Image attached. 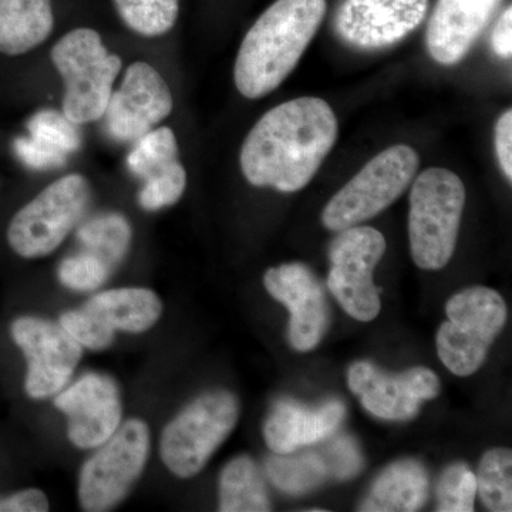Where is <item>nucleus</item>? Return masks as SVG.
Instances as JSON below:
<instances>
[{
	"mask_svg": "<svg viewBox=\"0 0 512 512\" xmlns=\"http://www.w3.org/2000/svg\"><path fill=\"white\" fill-rule=\"evenodd\" d=\"M338 119L318 97L274 107L245 138L241 168L255 187L296 192L311 183L338 140Z\"/></svg>",
	"mask_w": 512,
	"mask_h": 512,
	"instance_id": "1",
	"label": "nucleus"
},
{
	"mask_svg": "<svg viewBox=\"0 0 512 512\" xmlns=\"http://www.w3.org/2000/svg\"><path fill=\"white\" fill-rule=\"evenodd\" d=\"M326 0H276L248 30L237 56L238 92L256 100L278 89L325 19Z\"/></svg>",
	"mask_w": 512,
	"mask_h": 512,
	"instance_id": "2",
	"label": "nucleus"
},
{
	"mask_svg": "<svg viewBox=\"0 0 512 512\" xmlns=\"http://www.w3.org/2000/svg\"><path fill=\"white\" fill-rule=\"evenodd\" d=\"M466 188L453 171L429 168L410 192L409 237L414 264L439 271L456 251Z\"/></svg>",
	"mask_w": 512,
	"mask_h": 512,
	"instance_id": "3",
	"label": "nucleus"
},
{
	"mask_svg": "<svg viewBox=\"0 0 512 512\" xmlns=\"http://www.w3.org/2000/svg\"><path fill=\"white\" fill-rule=\"evenodd\" d=\"M52 62L66 87L63 113L77 126L104 117L123 62L99 33L87 28L67 33L53 47Z\"/></svg>",
	"mask_w": 512,
	"mask_h": 512,
	"instance_id": "4",
	"label": "nucleus"
},
{
	"mask_svg": "<svg viewBox=\"0 0 512 512\" xmlns=\"http://www.w3.org/2000/svg\"><path fill=\"white\" fill-rule=\"evenodd\" d=\"M446 313L436 336L437 355L453 375L471 376L504 329L507 305L494 289L474 286L451 296Z\"/></svg>",
	"mask_w": 512,
	"mask_h": 512,
	"instance_id": "5",
	"label": "nucleus"
},
{
	"mask_svg": "<svg viewBox=\"0 0 512 512\" xmlns=\"http://www.w3.org/2000/svg\"><path fill=\"white\" fill-rule=\"evenodd\" d=\"M239 403L229 392L205 393L161 434L160 456L174 476H197L237 426Z\"/></svg>",
	"mask_w": 512,
	"mask_h": 512,
	"instance_id": "6",
	"label": "nucleus"
},
{
	"mask_svg": "<svg viewBox=\"0 0 512 512\" xmlns=\"http://www.w3.org/2000/svg\"><path fill=\"white\" fill-rule=\"evenodd\" d=\"M417 151L404 144L377 154L328 202L322 222L330 231L356 227L389 208L419 170Z\"/></svg>",
	"mask_w": 512,
	"mask_h": 512,
	"instance_id": "7",
	"label": "nucleus"
},
{
	"mask_svg": "<svg viewBox=\"0 0 512 512\" xmlns=\"http://www.w3.org/2000/svg\"><path fill=\"white\" fill-rule=\"evenodd\" d=\"M90 198L92 188L80 174L66 175L47 185L10 221V248L26 259L52 254L82 220Z\"/></svg>",
	"mask_w": 512,
	"mask_h": 512,
	"instance_id": "8",
	"label": "nucleus"
},
{
	"mask_svg": "<svg viewBox=\"0 0 512 512\" xmlns=\"http://www.w3.org/2000/svg\"><path fill=\"white\" fill-rule=\"evenodd\" d=\"M150 453V431L144 421L121 424L82 468L79 500L83 510L100 512L116 507L140 478Z\"/></svg>",
	"mask_w": 512,
	"mask_h": 512,
	"instance_id": "9",
	"label": "nucleus"
},
{
	"mask_svg": "<svg viewBox=\"0 0 512 512\" xmlns=\"http://www.w3.org/2000/svg\"><path fill=\"white\" fill-rule=\"evenodd\" d=\"M386 252V239L372 227L339 231L330 245L328 288L353 319L370 322L379 315L380 291L373 284V271Z\"/></svg>",
	"mask_w": 512,
	"mask_h": 512,
	"instance_id": "10",
	"label": "nucleus"
},
{
	"mask_svg": "<svg viewBox=\"0 0 512 512\" xmlns=\"http://www.w3.org/2000/svg\"><path fill=\"white\" fill-rule=\"evenodd\" d=\"M10 333L28 359L26 393L33 399H45L60 392L82 359V346L60 323L33 316L16 319Z\"/></svg>",
	"mask_w": 512,
	"mask_h": 512,
	"instance_id": "11",
	"label": "nucleus"
},
{
	"mask_svg": "<svg viewBox=\"0 0 512 512\" xmlns=\"http://www.w3.org/2000/svg\"><path fill=\"white\" fill-rule=\"evenodd\" d=\"M174 100L163 76L146 62L128 67L107 106V130L120 141H136L173 111Z\"/></svg>",
	"mask_w": 512,
	"mask_h": 512,
	"instance_id": "12",
	"label": "nucleus"
},
{
	"mask_svg": "<svg viewBox=\"0 0 512 512\" xmlns=\"http://www.w3.org/2000/svg\"><path fill=\"white\" fill-rule=\"evenodd\" d=\"M348 384L367 412L384 420L413 419L421 402L440 393L439 377L427 367L386 375L370 362H357L350 366Z\"/></svg>",
	"mask_w": 512,
	"mask_h": 512,
	"instance_id": "13",
	"label": "nucleus"
},
{
	"mask_svg": "<svg viewBox=\"0 0 512 512\" xmlns=\"http://www.w3.org/2000/svg\"><path fill=\"white\" fill-rule=\"evenodd\" d=\"M427 9L429 0H345L335 28L340 39L357 49H386L419 28Z\"/></svg>",
	"mask_w": 512,
	"mask_h": 512,
	"instance_id": "14",
	"label": "nucleus"
},
{
	"mask_svg": "<svg viewBox=\"0 0 512 512\" xmlns=\"http://www.w3.org/2000/svg\"><path fill=\"white\" fill-rule=\"evenodd\" d=\"M266 291L291 312L289 343L299 352L319 345L329 328L330 311L322 284L303 264H285L265 274Z\"/></svg>",
	"mask_w": 512,
	"mask_h": 512,
	"instance_id": "15",
	"label": "nucleus"
},
{
	"mask_svg": "<svg viewBox=\"0 0 512 512\" xmlns=\"http://www.w3.org/2000/svg\"><path fill=\"white\" fill-rule=\"evenodd\" d=\"M57 409L69 420L67 434L74 446L96 448L116 433L121 423L119 387L109 376L87 373L56 397Z\"/></svg>",
	"mask_w": 512,
	"mask_h": 512,
	"instance_id": "16",
	"label": "nucleus"
},
{
	"mask_svg": "<svg viewBox=\"0 0 512 512\" xmlns=\"http://www.w3.org/2000/svg\"><path fill=\"white\" fill-rule=\"evenodd\" d=\"M503 0H439L426 33L427 49L437 63H460L477 42Z\"/></svg>",
	"mask_w": 512,
	"mask_h": 512,
	"instance_id": "17",
	"label": "nucleus"
},
{
	"mask_svg": "<svg viewBox=\"0 0 512 512\" xmlns=\"http://www.w3.org/2000/svg\"><path fill=\"white\" fill-rule=\"evenodd\" d=\"M345 414V406L338 400L318 409H308L291 400L276 403L264 427L266 446L276 454H286L328 440L339 429Z\"/></svg>",
	"mask_w": 512,
	"mask_h": 512,
	"instance_id": "18",
	"label": "nucleus"
},
{
	"mask_svg": "<svg viewBox=\"0 0 512 512\" xmlns=\"http://www.w3.org/2000/svg\"><path fill=\"white\" fill-rule=\"evenodd\" d=\"M429 497V476L416 460H402L384 468L373 483L360 511H419Z\"/></svg>",
	"mask_w": 512,
	"mask_h": 512,
	"instance_id": "19",
	"label": "nucleus"
},
{
	"mask_svg": "<svg viewBox=\"0 0 512 512\" xmlns=\"http://www.w3.org/2000/svg\"><path fill=\"white\" fill-rule=\"evenodd\" d=\"M53 26L52 0H0V53L32 52L50 36Z\"/></svg>",
	"mask_w": 512,
	"mask_h": 512,
	"instance_id": "20",
	"label": "nucleus"
},
{
	"mask_svg": "<svg viewBox=\"0 0 512 512\" xmlns=\"http://www.w3.org/2000/svg\"><path fill=\"white\" fill-rule=\"evenodd\" d=\"M84 308L96 313L114 330L143 333L153 328L163 313L160 298L146 288H121L94 295Z\"/></svg>",
	"mask_w": 512,
	"mask_h": 512,
	"instance_id": "21",
	"label": "nucleus"
},
{
	"mask_svg": "<svg viewBox=\"0 0 512 512\" xmlns=\"http://www.w3.org/2000/svg\"><path fill=\"white\" fill-rule=\"evenodd\" d=\"M220 511H271V501L266 491L264 477L251 457H235L222 470Z\"/></svg>",
	"mask_w": 512,
	"mask_h": 512,
	"instance_id": "22",
	"label": "nucleus"
},
{
	"mask_svg": "<svg viewBox=\"0 0 512 512\" xmlns=\"http://www.w3.org/2000/svg\"><path fill=\"white\" fill-rule=\"evenodd\" d=\"M266 474L275 487L291 495L309 493L329 478L328 466L320 451L275 453L266 461Z\"/></svg>",
	"mask_w": 512,
	"mask_h": 512,
	"instance_id": "23",
	"label": "nucleus"
},
{
	"mask_svg": "<svg viewBox=\"0 0 512 512\" xmlns=\"http://www.w3.org/2000/svg\"><path fill=\"white\" fill-rule=\"evenodd\" d=\"M77 239L86 251L99 256L114 269L126 256L131 242L130 222L120 214H101L84 222Z\"/></svg>",
	"mask_w": 512,
	"mask_h": 512,
	"instance_id": "24",
	"label": "nucleus"
},
{
	"mask_svg": "<svg viewBox=\"0 0 512 512\" xmlns=\"http://www.w3.org/2000/svg\"><path fill=\"white\" fill-rule=\"evenodd\" d=\"M477 493L485 507L494 512L512 511V453L508 448H493L478 466Z\"/></svg>",
	"mask_w": 512,
	"mask_h": 512,
	"instance_id": "25",
	"label": "nucleus"
},
{
	"mask_svg": "<svg viewBox=\"0 0 512 512\" xmlns=\"http://www.w3.org/2000/svg\"><path fill=\"white\" fill-rule=\"evenodd\" d=\"M128 29L146 37L163 36L174 28L180 0H114Z\"/></svg>",
	"mask_w": 512,
	"mask_h": 512,
	"instance_id": "26",
	"label": "nucleus"
},
{
	"mask_svg": "<svg viewBox=\"0 0 512 512\" xmlns=\"http://www.w3.org/2000/svg\"><path fill=\"white\" fill-rule=\"evenodd\" d=\"M174 161H178L174 131L168 127H156L136 140V146L127 158V165L131 173L146 180Z\"/></svg>",
	"mask_w": 512,
	"mask_h": 512,
	"instance_id": "27",
	"label": "nucleus"
},
{
	"mask_svg": "<svg viewBox=\"0 0 512 512\" xmlns=\"http://www.w3.org/2000/svg\"><path fill=\"white\" fill-rule=\"evenodd\" d=\"M29 137L69 157L82 146V134L63 111L42 110L28 121Z\"/></svg>",
	"mask_w": 512,
	"mask_h": 512,
	"instance_id": "28",
	"label": "nucleus"
},
{
	"mask_svg": "<svg viewBox=\"0 0 512 512\" xmlns=\"http://www.w3.org/2000/svg\"><path fill=\"white\" fill-rule=\"evenodd\" d=\"M187 187V173L180 161L168 164L144 180L138 204L146 211L163 210L177 204Z\"/></svg>",
	"mask_w": 512,
	"mask_h": 512,
	"instance_id": "29",
	"label": "nucleus"
},
{
	"mask_svg": "<svg viewBox=\"0 0 512 512\" xmlns=\"http://www.w3.org/2000/svg\"><path fill=\"white\" fill-rule=\"evenodd\" d=\"M476 497V474L466 464H453L441 474L437 487V510L440 512L474 511Z\"/></svg>",
	"mask_w": 512,
	"mask_h": 512,
	"instance_id": "30",
	"label": "nucleus"
},
{
	"mask_svg": "<svg viewBox=\"0 0 512 512\" xmlns=\"http://www.w3.org/2000/svg\"><path fill=\"white\" fill-rule=\"evenodd\" d=\"M113 268L99 256L84 251L63 259L59 266V279L66 288L89 292L99 289L109 279Z\"/></svg>",
	"mask_w": 512,
	"mask_h": 512,
	"instance_id": "31",
	"label": "nucleus"
},
{
	"mask_svg": "<svg viewBox=\"0 0 512 512\" xmlns=\"http://www.w3.org/2000/svg\"><path fill=\"white\" fill-rule=\"evenodd\" d=\"M60 326L80 346L92 350L109 348L114 340V332H116L96 313L89 311L84 306L76 311L63 313L60 318Z\"/></svg>",
	"mask_w": 512,
	"mask_h": 512,
	"instance_id": "32",
	"label": "nucleus"
},
{
	"mask_svg": "<svg viewBox=\"0 0 512 512\" xmlns=\"http://www.w3.org/2000/svg\"><path fill=\"white\" fill-rule=\"evenodd\" d=\"M323 450L322 456L328 466L329 477L340 481L349 480L362 470V453L352 437L340 436L329 440Z\"/></svg>",
	"mask_w": 512,
	"mask_h": 512,
	"instance_id": "33",
	"label": "nucleus"
},
{
	"mask_svg": "<svg viewBox=\"0 0 512 512\" xmlns=\"http://www.w3.org/2000/svg\"><path fill=\"white\" fill-rule=\"evenodd\" d=\"M15 151L23 164L33 170H53L64 167L67 163V156L37 143L32 137L18 138Z\"/></svg>",
	"mask_w": 512,
	"mask_h": 512,
	"instance_id": "34",
	"label": "nucleus"
},
{
	"mask_svg": "<svg viewBox=\"0 0 512 512\" xmlns=\"http://www.w3.org/2000/svg\"><path fill=\"white\" fill-rule=\"evenodd\" d=\"M495 151L501 170L508 181L512 180V111L507 110L495 126Z\"/></svg>",
	"mask_w": 512,
	"mask_h": 512,
	"instance_id": "35",
	"label": "nucleus"
},
{
	"mask_svg": "<svg viewBox=\"0 0 512 512\" xmlns=\"http://www.w3.org/2000/svg\"><path fill=\"white\" fill-rule=\"evenodd\" d=\"M49 501L45 493L36 488L19 491L8 498L0 500V512H46Z\"/></svg>",
	"mask_w": 512,
	"mask_h": 512,
	"instance_id": "36",
	"label": "nucleus"
},
{
	"mask_svg": "<svg viewBox=\"0 0 512 512\" xmlns=\"http://www.w3.org/2000/svg\"><path fill=\"white\" fill-rule=\"evenodd\" d=\"M491 46L495 55L501 59H511L512 56V8L508 6L507 10L498 19L495 25L493 37H491Z\"/></svg>",
	"mask_w": 512,
	"mask_h": 512,
	"instance_id": "37",
	"label": "nucleus"
}]
</instances>
